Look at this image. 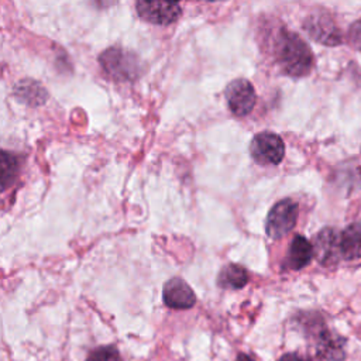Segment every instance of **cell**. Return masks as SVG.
Wrapping results in <instances>:
<instances>
[{"mask_svg": "<svg viewBox=\"0 0 361 361\" xmlns=\"http://www.w3.org/2000/svg\"><path fill=\"white\" fill-rule=\"evenodd\" d=\"M275 58L289 76H305L313 66V54L307 44L295 32L281 31L275 41Z\"/></svg>", "mask_w": 361, "mask_h": 361, "instance_id": "1", "label": "cell"}, {"mask_svg": "<svg viewBox=\"0 0 361 361\" xmlns=\"http://www.w3.org/2000/svg\"><path fill=\"white\" fill-rule=\"evenodd\" d=\"M298 203L292 199H282L278 203H275L265 221V231L267 235L278 240L283 235H286L296 224L298 220Z\"/></svg>", "mask_w": 361, "mask_h": 361, "instance_id": "2", "label": "cell"}, {"mask_svg": "<svg viewBox=\"0 0 361 361\" xmlns=\"http://www.w3.org/2000/svg\"><path fill=\"white\" fill-rule=\"evenodd\" d=\"M100 65L103 69L113 78L120 80H128L138 76L140 65L137 62L135 55L128 54L121 48H109L106 49L100 58Z\"/></svg>", "mask_w": 361, "mask_h": 361, "instance_id": "3", "label": "cell"}, {"mask_svg": "<svg viewBox=\"0 0 361 361\" xmlns=\"http://www.w3.org/2000/svg\"><path fill=\"white\" fill-rule=\"evenodd\" d=\"M250 152L254 161L261 165H278L283 159L285 144L278 134L262 131L252 138Z\"/></svg>", "mask_w": 361, "mask_h": 361, "instance_id": "4", "label": "cell"}, {"mask_svg": "<svg viewBox=\"0 0 361 361\" xmlns=\"http://www.w3.org/2000/svg\"><path fill=\"white\" fill-rule=\"evenodd\" d=\"M227 106L235 116H247L255 106V89L247 79L231 80L224 92Z\"/></svg>", "mask_w": 361, "mask_h": 361, "instance_id": "5", "label": "cell"}, {"mask_svg": "<svg viewBox=\"0 0 361 361\" xmlns=\"http://www.w3.org/2000/svg\"><path fill=\"white\" fill-rule=\"evenodd\" d=\"M313 252L317 262L323 267L337 264L341 257L340 233L331 227L320 230L313 241Z\"/></svg>", "mask_w": 361, "mask_h": 361, "instance_id": "6", "label": "cell"}, {"mask_svg": "<svg viewBox=\"0 0 361 361\" xmlns=\"http://www.w3.org/2000/svg\"><path fill=\"white\" fill-rule=\"evenodd\" d=\"M135 8L142 20L159 25L175 23L182 13L178 3L169 1H137Z\"/></svg>", "mask_w": 361, "mask_h": 361, "instance_id": "7", "label": "cell"}, {"mask_svg": "<svg viewBox=\"0 0 361 361\" xmlns=\"http://www.w3.org/2000/svg\"><path fill=\"white\" fill-rule=\"evenodd\" d=\"M303 27L312 38L324 45H338L343 41L338 27L327 14L309 16Z\"/></svg>", "mask_w": 361, "mask_h": 361, "instance_id": "8", "label": "cell"}, {"mask_svg": "<svg viewBox=\"0 0 361 361\" xmlns=\"http://www.w3.org/2000/svg\"><path fill=\"white\" fill-rule=\"evenodd\" d=\"M162 298L171 309H190L196 303L192 288L180 278H172L164 285Z\"/></svg>", "mask_w": 361, "mask_h": 361, "instance_id": "9", "label": "cell"}, {"mask_svg": "<svg viewBox=\"0 0 361 361\" xmlns=\"http://www.w3.org/2000/svg\"><path fill=\"white\" fill-rule=\"evenodd\" d=\"M313 245L300 234L295 235L289 244L286 262L290 269H302L310 264L313 258Z\"/></svg>", "mask_w": 361, "mask_h": 361, "instance_id": "10", "label": "cell"}, {"mask_svg": "<svg viewBox=\"0 0 361 361\" xmlns=\"http://www.w3.org/2000/svg\"><path fill=\"white\" fill-rule=\"evenodd\" d=\"M340 248L344 259L361 258V221L350 224L343 233H340Z\"/></svg>", "mask_w": 361, "mask_h": 361, "instance_id": "11", "label": "cell"}, {"mask_svg": "<svg viewBox=\"0 0 361 361\" xmlns=\"http://www.w3.org/2000/svg\"><path fill=\"white\" fill-rule=\"evenodd\" d=\"M248 282V272L238 264H227L221 268L217 283L224 289H241Z\"/></svg>", "mask_w": 361, "mask_h": 361, "instance_id": "12", "label": "cell"}, {"mask_svg": "<svg viewBox=\"0 0 361 361\" xmlns=\"http://www.w3.org/2000/svg\"><path fill=\"white\" fill-rule=\"evenodd\" d=\"M18 159L11 152H1V188L6 190L14 180L18 172Z\"/></svg>", "mask_w": 361, "mask_h": 361, "instance_id": "13", "label": "cell"}, {"mask_svg": "<svg viewBox=\"0 0 361 361\" xmlns=\"http://www.w3.org/2000/svg\"><path fill=\"white\" fill-rule=\"evenodd\" d=\"M86 361H121V357L114 345H103L94 348L87 355Z\"/></svg>", "mask_w": 361, "mask_h": 361, "instance_id": "14", "label": "cell"}, {"mask_svg": "<svg viewBox=\"0 0 361 361\" xmlns=\"http://www.w3.org/2000/svg\"><path fill=\"white\" fill-rule=\"evenodd\" d=\"M350 42L354 48L361 49V21H357L350 28Z\"/></svg>", "mask_w": 361, "mask_h": 361, "instance_id": "15", "label": "cell"}, {"mask_svg": "<svg viewBox=\"0 0 361 361\" xmlns=\"http://www.w3.org/2000/svg\"><path fill=\"white\" fill-rule=\"evenodd\" d=\"M278 361H310V360L296 353H288V354H283Z\"/></svg>", "mask_w": 361, "mask_h": 361, "instance_id": "16", "label": "cell"}, {"mask_svg": "<svg viewBox=\"0 0 361 361\" xmlns=\"http://www.w3.org/2000/svg\"><path fill=\"white\" fill-rule=\"evenodd\" d=\"M235 361H255V360H254L252 357L247 355V354H238L237 358H235Z\"/></svg>", "mask_w": 361, "mask_h": 361, "instance_id": "17", "label": "cell"}]
</instances>
